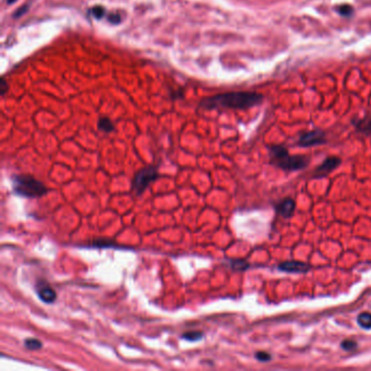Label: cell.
Returning <instances> with one entry per match:
<instances>
[{
	"label": "cell",
	"mask_w": 371,
	"mask_h": 371,
	"mask_svg": "<svg viewBox=\"0 0 371 371\" xmlns=\"http://www.w3.org/2000/svg\"><path fill=\"white\" fill-rule=\"evenodd\" d=\"M11 182L13 192L22 197H41L48 192L44 183L29 174H15L11 178Z\"/></svg>",
	"instance_id": "2"
},
{
	"label": "cell",
	"mask_w": 371,
	"mask_h": 371,
	"mask_svg": "<svg viewBox=\"0 0 371 371\" xmlns=\"http://www.w3.org/2000/svg\"><path fill=\"white\" fill-rule=\"evenodd\" d=\"M91 13L95 19H103L106 15V9L102 6H96L91 9Z\"/></svg>",
	"instance_id": "18"
},
{
	"label": "cell",
	"mask_w": 371,
	"mask_h": 371,
	"mask_svg": "<svg viewBox=\"0 0 371 371\" xmlns=\"http://www.w3.org/2000/svg\"><path fill=\"white\" fill-rule=\"evenodd\" d=\"M255 357L257 360H259V362H261V363H267L269 362V360H271V355L267 352H258L256 353Z\"/></svg>",
	"instance_id": "19"
},
{
	"label": "cell",
	"mask_w": 371,
	"mask_h": 371,
	"mask_svg": "<svg viewBox=\"0 0 371 371\" xmlns=\"http://www.w3.org/2000/svg\"><path fill=\"white\" fill-rule=\"evenodd\" d=\"M357 323H358V326L360 328L365 329V330H369V329H371V314H370V312H363V314L358 315Z\"/></svg>",
	"instance_id": "11"
},
{
	"label": "cell",
	"mask_w": 371,
	"mask_h": 371,
	"mask_svg": "<svg viewBox=\"0 0 371 371\" xmlns=\"http://www.w3.org/2000/svg\"><path fill=\"white\" fill-rule=\"evenodd\" d=\"M0 94L2 95V96H4L6 95V92L8 91V84H7V81L4 78H1V85H0Z\"/></svg>",
	"instance_id": "20"
},
{
	"label": "cell",
	"mask_w": 371,
	"mask_h": 371,
	"mask_svg": "<svg viewBox=\"0 0 371 371\" xmlns=\"http://www.w3.org/2000/svg\"><path fill=\"white\" fill-rule=\"evenodd\" d=\"M98 129L105 133H111L114 130V124L109 118H100L98 120Z\"/></svg>",
	"instance_id": "12"
},
{
	"label": "cell",
	"mask_w": 371,
	"mask_h": 371,
	"mask_svg": "<svg viewBox=\"0 0 371 371\" xmlns=\"http://www.w3.org/2000/svg\"><path fill=\"white\" fill-rule=\"evenodd\" d=\"M26 8H28V7H22V8H21V9H20V11H19V12H17V13H15V14H14V17H20V15H21V14H22L23 12H25V11H26V10H24V9H26Z\"/></svg>",
	"instance_id": "21"
},
{
	"label": "cell",
	"mask_w": 371,
	"mask_h": 371,
	"mask_svg": "<svg viewBox=\"0 0 371 371\" xmlns=\"http://www.w3.org/2000/svg\"><path fill=\"white\" fill-rule=\"evenodd\" d=\"M204 337V333L201 331H188L182 334V338L188 342H197Z\"/></svg>",
	"instance_id": "13"
},
{
	"label": "cell",
	"mask_w": 371,
	"mask_h": 371,
	"mask_svg": "<svg viewBox=\"0 0 371 371\" xmlns=\"http://www.w3.org/2000/svg\"><path fill=\"white\" fill-rule=\"evenodd\" d=\"M270 157L274 166L285 171L301 170L308 166V158L305 156H290L284 146L274 145L270 147Z\"/></svg>",
	"instance_id": "3"
},
{
	"label": "cell",
	"mask_w": 371,
	"mask_h": 371,
	"mask_svg": "<svg viewBox=\"0 0 371 371\" xmlns=\"http://www.w3.org/2000/svg\"><path fill=\"white\" fill-rule=\"evenodd\" d=\"M342 160L338 157H329L315 170L316 178H325L340 166Z\"/></svg>",
	"instance_id": "7"
},
{
	"label": "cell",
	"mask_w": 371,
	"mask_h": 371,
	"mask_svg": "<svg viewBox=\"0 0 371 371\" xmlns=\"http://www.w3.org/2000/svg\"><path fill=\"white\" fill-rule=\"evenodd\" d=\"M262 100V95L256 92H231L205 98L199 104V107L207 110L220 108L246 109L259 105Z\"/></svg>",
	"instance_id": "1"
},
{
	"label": "cell",
	"mask_w": 371,
	"mask_h": 371,
	"mask_svg": "<svg viewBox=\"0 0 371 371\" xmlns=\"http://www.w3.org/2000/svg\"><path fill=\"white\" fill-rule=\"evenodd\" d=\"M24 345L26 348L30 349V351H37V349H40L41 347H43V344H41V342L39 340H37V338H33V337L26 338V340L24 341Z\"/></svg>",
	"instance_id": "14"
},
{
	"label": "cell",
	"mask_w": 371,
	"mask_h": 371,
	"mask_svg": "<svg viewBox=\"0 0 371 371\" xmlns=\"http://www.w3.org/2000/svg\"><path fill=\"white\" fill-rule=\"evenodd\" d=\"M159 177L158 169L155 166H148L141 169V170L135 174L132 182V189L137 195H141L144 193L146 188L155 181V180Z\"/></svg>",
	"instance_id": "4"
},
{
	"label": "cell",
	"mask_w": 371,
	"mask_h": 371,
	"mask_svg": "<svg viewBox=\"0 0 371 371\" xmlns=\"http://www.w3.org/2000/svg\"><path fill=\"white\" fill-rule=\"evenodd\" d=\"M296 208V204L293 199L286 198L281 201L277 206V211L283 218H291Z\"/></svg>",
	"instance_id": "9"
},
{
	"label": "cell",
	"mask_w": 371,
	"mask_h": 371,
	"mask_svg": "<svg viewBox=\"0 0 371 371\" xmlns=\"http://www.w3.org/2000/svg\"><path fill=\"white\" fill-rule=\"evenodd\" d=\"M335 10L337 13H340L342 17L345 18H349L354 13V9L349 4H341V6H337Z\"/></svg>",
	"instance_id": "16"
},
{
	"label": "cell",
	"mask_w": 371,
	"mask_h": 371,
	"mask_svg": "<svg viewBox=\"0 0 371 371\" xmlns=\"http://www.w3.org/2000/svg\"><path fill=\"white\" fill-rule=\"evenodd\" d=\"M15 1H17V0H7V2L10 3V4H11V3H14Z\"/></svg>",
	"instance_id": "22"
},
{
	"label": "cell",
	"mask_w": 371,
	"mask_h": 371,
	"mask_svg": "<svg viewBox=\"0 0 371 371\" xmlns=\"http://www.w3.org/2000/svg\"><path fill=\"white\" fill-rule=\"evenodd\" d=\"M279 270L284 272H289V273H305L307 271H309V264H307L305 262L301 261H284L281 262L278 266Z\"/></svg>",
	"instance_id": "8"
},
{
	"label": "cell",
	"mask_w": 371,
	"mask_h": 371,
	"mask_svg": "<svg viewBox=\"0 0 371 371\" xmlns=\"http://www.w3.org/2000/svg\"><path fill=\"white\" fill-rule=\"evenodd\" d=\"M327 142L325 132L315 130L310 132H306V133L301 134L298 140V145L303 147H310V146H317L325 144Z\"/></svg>",
	"instance_id": "5"
},
{
	"label": "cell",
	"mask_w": 371,
	"mask_h": 371,
	"mask_svg": "<svg viewBox=\"0 0 371 371\" xmlns=\"http://www.w3.org/2000/svg\"><path fill=\"white\" fill-rule=\"evenodd\" d=\"M341 347L346 352H352L357 348V343L354 340H344L341 343Z\"/></svg>",
	"instance_id": "17"
},
{
	"label": "cell",
	"mask_w": 371,
	"mask_h": 371,
	"mask_svg": "<svg viewBox=\"0 0 371 371\" xmlns=\"http://www.w3.org/2000/svg\"><path fill=\"white\" fill-rule=\"evenodd\" d=\"M231 267L236 271H244V270L248 269L250 263L244 259H235V260H231Z\"/></svg>",
	"instance_id": "15"
},
{
	"label": "cell",
	"mask_w": 371,
	"mask_h": 371,
	"mask_svg": "<svg viewBox=\"0 0 371 371\" xmlns=\"http://www.w3.org/2000/svg\"><path fill=\"white\" fill-rule=\"evenodd\" d=\"M36 294L45 304H52L57 299L56 291L47 282H38L36 284Z\"/></svg>",
	"instance_id": "6"
},
{
	"label": "cell",
	"mask_w": 371,
	"mask_h": 371,
	"mask_svg": "<svg viewBox=\"0 0 371 371\" xmlns=\"http://www.w3.org/2000/svg\"><path fill=\"white\" fill-rule=\"evenodd\" d=\"M353 124L359 133L367 136L371 134V115H366L362 119L354 120Z\"/></svg>",
	"instance_id": "10"
}]
</instances>
